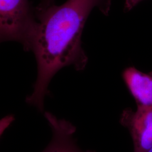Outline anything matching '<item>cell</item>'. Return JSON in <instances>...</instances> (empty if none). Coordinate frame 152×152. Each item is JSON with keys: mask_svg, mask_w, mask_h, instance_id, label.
Listing matches in <instances>:
<instances>
[{"mask_svg": "<svg viewBox=\"0 0 152 152\" xmlns=\"http://www.w3.org/2000/svg\"><path fill=\"white\" fill-rule=\"evenodd\" d=\"M110 6L111 0H67L61 5L35 8L38 21L32 51L38 73L33 92L26 99L28 104L43 111L44 99L55 75L67 66L77 71L85 68L88 58L81 41L85 23L94 9L107 15Z\"/></svg>", "mask_w": 152, "mask_h": 152, "instance_id": "obj_1", "label": "cell"}, {"mask_svg": "<svg viewBox=\"0 0 152 152\" xmlns=\"http://www.w3.org/2000/svg\"><path fill=\"white\" fill-rule=\"evenodd\" d=\"M36 19L29 0H0L1 42L16 41L24 50L32 51L38 25Z\"/></svg>", "mask_w": 152, "mask_h": 152, "instance_id": "obj_2", "label": "cell"}, {"mask_svg": "<svg viewBox=\"0 0 152 152\" xmlns=\"http://www.w3.org/2000/svg\"><path fill=\"white\" fill-rule=\"evenodd\" d=\"M120 123L127 129L134 145V152H147L152 147V108L125 109Z\"/></svg>", "mask_w": 152, "mask_h": 152, "instance_id": "obj_3", "label": "cell"}, {"mask_svg": "<svg viewBox=\"0 0 152 152\" xmlns=\"http://www.w3.org/2000/svg\"><path fill=\"white\" fill-rule=\"evenodd\" d=\"M52 131V139L42 152H95L83 151L78 147L73 137L75 127L68 121L58 119L50 112L45 113Z\"/></svg>", "mask_w": 152, "mask_h": 152, "instance_id": "obj_4", "label": "cell"}, {"mask_svg": "<svg viewBox=\"0 0 152 152\" xmlns=\"http://www.w3.org/2000/svg\"><path fill=\"white\" fill-rule=\"evenodd\" d=\"M122 78L137 108H152V72L145 73L130 66L123 72Z\"/></svg>", "mask_w": 152, "mask_h": 152, "instance_id": "obj_5", "label": "cell"}, {"mask_svg": "<svg viewBox=\"0 0 152 152\" xmlns=\"http://www.w3.org/2000/svg\"><path fill=\"white\" fill-rule=\"evenodd\" d=\"M142 1L143 0H126L124 10L125 11H130Z\"/></svg>", "mask_w": 152, "mask_h": 152, "instance_id": "obj_6", "label": "cell"}, {"mask_svg": "<svg viewBox=\"0 0 152 152\" xmlns=\"http://www.w3.org/2000/svg\"><path fill=\"white\" fill-rule=\"evenodd\" d=\"M55 4V0H41L40 3L36 7L39 9H42Z\"/></svg>", "mask_w": 152, "mask_h": 152, "instance_id": "obj_7", "label": "cell"}, {"mask_svg": "<svg viewBox=\"0 0 152 152\" xmlns=\"http://www.w3.org/2000/svg\"><path fill=\"white\" fill-rule=\"evenodd\" d=\"M147 152H152V148H151Z\"/></svg>", "mask_w": 152, "mask_h": 152, "instance_id": "obj_8", "label": "cell"}]
</instances>
